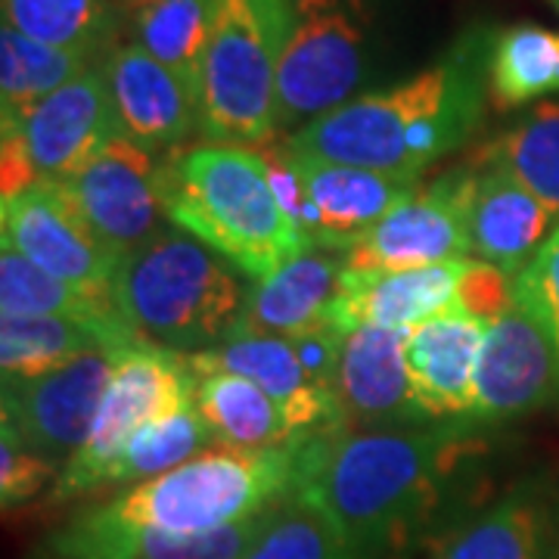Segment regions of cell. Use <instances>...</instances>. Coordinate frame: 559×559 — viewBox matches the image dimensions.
Instances as JSON below:
<instances>
[{
	"instance_id": "6da1fadb",
	"label": "cell",
	"mask_w": 559,
	"mask_h": 559,
	"mask_svg": "<svg viewBox=\"0 0 559 559\" xmlns=\"http://www.w3.org/2000/svg\"><path fill=\"white\" fill-rule=\"evenodd\" d=\"M301 485L358 559H419L479 507L488 429L444 419L414 429H333L299 439Z\"/></svg>"
},
{
	"instance_id": "7a4b0ae2",
	"label": "cell",
	"mask_w": 559,
	"mask_h": 559,
	"mask_svg": "<svg viewBox=\"0 0 559 559\" xmlns=\"http://www.w3.org/2000/svg\"><path fill=\"white\" fill-rule=\"evenodd\" d=\"M491 40L495 28L476 25L411 79L342 103L286 143L305 156L419 180L481 128Z\"/></svg>"
},
{
	"instance_id": "3957f363",
	"label": "cell",
	"mask_w": 559,
	"mask_h": 559,
	"mask_svg": "<svg viewBox=\"0 0 559 559\" xmlns=\"http://www.w3.org/2000/svg\"><path fill=\"white\" fill-rule=\"evenodd\" d=\"M168 221L212 246L242 277L264 280L308 246L280 209L264 156L252 146L209 143L168 156Z\"/></svg>"
},
{
	"instance_id": "277c9868",
	"label": "cell",
	"mask_w": 559,
	"mask_h": 559,
	"mask_svg": "<svg viewBox=\"0 0 559 559\" xmlns=\"http://www.w3.org/2000/svg\"><path fill=\"white\" fill-rule=\"evenodd\" d=\"M301 485L299 441L283 448H209L193 460L79 507L91 520L128 528L212 532L252 520L293 498Z\"/></svg>"
},
{
	"instance_id": "5b68a950",
	"label": "cell",
	"mask_w": 559,
	"mask_h": 559,
	"mask_svg": "<svg viewBox=\"0 0 559 559\" xmlns=\"http://www.w3.org/2000/svg\"><path fill=\"white\" fill-rule=\"evenodd\" d=\"M249 286L240 271L175 224L119 261L112 301L146 342L200 355L230 336Z\"/></svg>"
},
{
	"instance_id": "8992f818",
	"label": "cell",
	"mask_w": 559,
	"mask_h": 559,
	"mask_svg": "<svg viewBox=\"0 0 559 559\" xmlns=\"http://www.w3.org/2000/svg\"><path fill=\"white\" fill-rule=\"evenodd\" d=\"M293 32V0H215L200 75V138L264 146L280 138V66Z\"/></svg>"
},
{
	"instance_id": "52a82bcc",
	"label": "cell",
	"mask_w": 559,
	"mask_h": 559,
	"mask_svg": "<svg viewBox=\"0 0 559 559\" xmlns=\"http://www.w3.org/2000/svg\"><path fill=\"white\" fill-rule=\"evenodd\" d=\"M373 32L377 0H293L277 84L280 134L358 97L373 69Z\"/></svg>"
},
{
	"instance_id": "ba28073f",
	"label": "cell",
	"mask_w": 559,
	"mask_h": 559,
	"mask_svg": "<svg viewBox=\"0 0 559 559\" xmlns=\"http://www.w3.org/2000/svg\"><path fill=\"white\" fill-rule=\"evenodd\" d=\"M121 138L100 66L0 124V200L35 183H60Z\"/></svg>"
},
{
	"instance_id": "9c48e42d",
	"label": "cell",
	"mask_w": 559,
	"mask_h": 559,
	"mask_svg": "<svg viewBox=\"0 0 559 559\" xmlns=\"http://www.w3.org/2000/svg\"><path fill=\"white\" fill-rule=\"evenodd\" d=\"M193 389L197 373L187 355L168 352L162 345H143L121 355L109 377L91 436L66 460L60 479L47 491V503L62 507L100 495L106 469L124 451L131 436L143 423L193 401Z\"/></svg>"
},
{
	"instance_id": "30bf717a",
	"label": "cell",
	"mask_w": 559,
	"mask_h": 559,
	"mask_svg": "<svg viewBox=\"0 0 559 559\" xmlns=\"http://www.w3.org/2000/svg\"><path fill=\"white\" fill-rule=\"evenodd\" d=\"M476 183L479 171L469 162L441 171L429 183H419L414 197L395 205L345 252V267L399 271L466 259L473 252L469 212Z\"/></svg>"
},
{
	"instance_id": "8fae6325",
	"label": "cell",
	"mask_w": 559,
	"mask_h": 559,
	"mask_svg": "<svg viewBox=\"0 0 559 559\" xmlns=\"http://www.w3.org/2000/svg\"><path fill=\"white\" fill-rule=\"evenodd\" d=\"M165 168L168 156L116 138L57 187L97 240L121 261L171 224L165 221Z\"/></svg>"
},
{
	"instance_id": "7c38bea8",
	"label": "cell",
	"mask_w": 559,
	"mask_h": 559,
	"mask_svg": "<svg viewBox=\"0 0 559 559\" xmlns=\"http://www.w3.org/2000/svg\"><path fill=\"white\" fill-rule=\"evenodd\" d=\"M0 242L62 283L112 299L119 259L97 240L57 183H35L0 200Z\"/></svg>"
},
{
	"instance_id": "4fadbf2b",
	"label": "cell",
	"mask_w": 559,
	"mask_h": 559,
	"mask_svg": "<svg viewBox=\"0 0 559 559\" xmlns=\"http://www.w3.org/2000/svg\"><path fill=\"white\" fill-rule=\"evenodd\" d=\"M121 355L128 352L100 348L35 380L3 382L0 417L10 419L32 448L66 466L91 436Z\"/></svg>"
},
{
	"instance_id": "5bb4252c",
	"label": "cell",
	"mask_w": 559,
	"mask_h": 559,
	"mask_svg": "<svg viewBox=\"0 0 559 559\" xmlns=\"http://www.w3.org/2000/svg\"><path fill=\"white\" fill-rule=\"evenodd\" d=\"M557 392V355L538 320L516 299L485 330L469 419L491 429L538 411Z\"/></svg>"
},
{
	"instance_id": "9a60e30c",
	"label": "cell",
	"mask_w": 559,
	"mask_h": 559,
	"mask_svg": "<svg viewBox=\"0 0 559 559\" xmlns=\"http://www.w3.org/2000/svg\"><path fill=\"white\" fill-rule=\"evenodd\" d=\"M187 360L197 377L237 373V377L259 382L286 414L296 439L345 429L336 392L308 373V367L301 364L289 336L230 330V336L218 342L215 348L200 352V355H187Z\"/></svg>"
},
{
	"instance_id": "2e32d148",
	"label": "cell",
	"mask_w": 559,
	"mask_h": 559,
	"mask_svg": "<svg viewBox=\"0 0 559 559\" xmlns=\"http://www.w3.org/2000/svg\"><path fill=\"white\" fill-rule=\"evenodd\" d=\"M100 69L124 140L156 156H171L200 134L197 91L134 40L116 44Z\"/></svg>"
},
{
	"instance_id": "e0dca14e",
	"label": "cell",
	"mask_w": 559,
	"mask_h": 559,
	"mask_svg": "<svg viewBox=\"0 0 559 559\" xmlns=\"http://www.w3.org/2000/svg\"><path fill=\"white\" fill-rule=\"evenodd\" d=\"M419 559H559V495L525 476L469 510Z\"/></svg>"
},
{
	"instance_id": "ac0fdd59",
	"label": "cell",
	"mask_w": 559,
	"mask_h": 559,
	"mask_svg": "<svg viewBox=\"0 0 559 559\" xmlns=\"http://www.w3.org/2000/svg\"><path fill=\"white\" fill-rule=\"evenodd\" d=\"M336 399L345 429H414L432 419L417 404L407 360L404 333L389 326H355L345 333L340 367H336Z\"/></svg>"
},
{
	"instance_id": "d6986e66",
	"label": "cell",
	"mask_w": 559,
	"mask_h": 559,
	"mask_svg": "<svg viewBox=\"0 0 559 559\" xmlns=\"http://www.w3.org/2000/svg\"><path fill=\"white\" fill-rule=\"evenodd\" d=\"M274 510L193 535L109 525L75 510L40 540V547L60 559H240L271 525Z\"/></svg>"
},
{
	"instance_id": "ffe728a7",
	"label": "cell",
	"mask_w": 559,
	"mask_h": 559,
	"mask_svg": "<svg viewBox=\"0 0 559 559\" xmlns=\"http://www.w3.org/2000/svg\"><path fill=\"white\" fill-rule=\"evenodd\" d=\"M293 156L314 212V230L308 246L348 252L377 221L385 218L407 197H414L419 187V180L414 178H399L360 165L326 162L296 150Z\"/></svg>"
},
{
	"instance_id": "44dd1931",
	"label": "cell",
	"mask_w": 559,
	"mask_h": 559,
	"mask_svg": "<svg viewBox=\"0 0 559 559\" xmlns=\"http://www.w3.org/2000/svg\"><path fill=\"white\" fill-rule=\"evenodd\" d=\"M345 252L308 246L271 277L252 280L234 330L267 336H305L336 323Z\"/></svg>"
},
{
	"instance_id": "7402d4cb",
	"label": "cell",
	"mask_w": 559,
	"mask_h": 559,
	"mask_svg": "<svg viewBox=\"0 0 559 559\" xmlns=\"http://www.w3.org/2000/svg\"><path fill=\"white\" fill-rule=\"evenodd\" d=\"M485 323L451 308L404 333V360L423 414L432 423L469 419Z\"/></svg>"
},
{
	"instance_id": "603a6c76",
	"label": "cell",
	"mask_w": 559,
	"mask_h": 559,
	"mask_svg": "<svg viewBox=\"0 0 559 559\" xmlns=\"http://www.w3.org/2000/svg\"><path fill=\"white\" fill-rule=\"evenodd\" d=\"M463 267H466V259L399 267V271H348L345 267L336 323L345 333L364 323L407 333L419 323L457 308Z\"/></svg>"
},
{
	"instance_id": "cb8c5ba5",
	"label": "cell",
	"mask_w": 559,
	"mask_h": 559,
	"mask_svg": "<svg viewBox=\"0 0 559 559\" xmlns=\"http://www.w3.org/2000/svg\"><path fill=\"white\" fill-rule=\"evenodd\" d=\"M153 345L124 318H0V380L44 377L87 352H134Z\"/></svg>"
},
{
	"instance_id": "d4e9b609",
	"label": "cell",
	"mask_w": 559,
	"mask_h": 559,
	"mask_svg": "<svg viewBox=\"0 0 559 559\" xmlns=\"http://www.w3.org/2000/svg\"><path fill=\"white\" fill-rule=\"evenodd\" d=\"M557 224V215L520 180L503 171H479L469 212V240L476 259L516 277L538 255Z\"/></svg>"
},
{
	"instance_id": "484cf974",
	"label": "cell",
	"mask_w": 559,
	"mask_h": 559,
	"mask_svg": "<svg viewBox=\"0 0 559 559\" xmlns=\"http://www.w3.org/2000/svg\"><path fill=\"white\" fill-rule=\"evenodd\" d=\"M479 171H503L559 218V100H540L469 153Z\"/></svg>"
},
{
	"instance_id": "4316f807",
	"label": "cell",
	"mask_w": 559,
	"mask_h": 559,
	"mask_svg": "<svg viewBox=\"0 0 559 559\" xmlns=\"http://www.w3.org/2000/svg\"><path fill=\"white\" fill-rule=\"evenodd\" d=\"M193 401L218 448H283L296 432L280 404L259 382L237 373H202L197 377Z\"/></svg>"
},
{
	"instance_id": "83f0119b",
	"label": "cell",
	"mask_w": 559,
	"mask_h": 559,
	"mask_svg": "<svg viewBox=\"0 0 559 559\" xmlns=\"http://www.w3.org/2000/svg\"><path fill=\"white\" fill-rule=\"evenodd\" d=\"M559 97V32L538 22L495 28L488 57V100L510 112Z\"/></svg>"
},
{
	"instance_id": "f1b7e54d",
	"label": "cell",
	"mask_w": 559,
	"mask_h": 559,
	"mask_svg": "<svg viewBox=\"0 0 559 559\" xmlns=\"http://www.w3.org/2000/svg\"><path fill=\"white\" fill-rule=\"evenodd\" d=\"M97 66L94 57L28 38L13 25H0V124L16 121L35 103Z\"/></svg>"
},
{
	"instance_id": "f546056e",
	"label": "cell",
	"mask_w": 559,
	"mask_h": 559,
	"mask_svg": "<svg viewBox=\"0 0 559 559\" xmlns=\"http://www.w3.org/2000/svg\"><path fill=\"white\" fill-rule=\"evenodd\" d=\"M215 25V0H153L128 13L131 40L168 66L200 97L205 47Z\"/></svg>"
},
{
	"instance_id": "4dcf8cb0",
	"label": "cell",
	"mask_w": 559,
	"mask_h": 559,
	"mask_svg": "<svg viewBox=\"0 0 559 559\" xmlns=\"http://www.w3.org/2000/svg\"><path fill=\"white\" fill-rule=\"evenodd\" d=\"M3 22L28 38L106 57L116 47L121 13L116 0H0Z\"/></svg>"
},
{
	"instance_id": "1f68e13d",
	"label": "cell",
	"mask_w": 559,
	"mask_h": 559,
	"mask_svg": "<svg viewBox=\"0 0 559 559\" xmlns=\"http://www.w3.org/2000/svg\"><path fill=\"white\" fill-rule=\"evenodd\" d=\"M212 441L215 439L202 419L197 401H187L175 411L140 426L131 441L124 444V451L106 469L103 491L156 479L162 473H168V469L193 460L202 451H209Z\"/></svg>"
},
{
	"instance_id": "d6a6232c",
	"label": "cell",
	"mask_w": 559,
	"mask_h": 559,
	"mask_svg": "<svg viewBox=\"0 0 559 559\" xmlns=\"http://www.w3.org/2000/svg\"><path fill=\"white\" fill-rule=\"evenodd\" d=\"M0 318L109 320L121 314L109 296L75 289L0 242Z\"/></svg>"
},
{
	"instance_id": "836d02e7",
	"label": "cell",
	"mask_w": 559,
	"mask_h": 559,
	"mask_svg": "<svg viewBox=\"0 0 559 559\" xmlns=\"http://www.w3.org/2000/svg\"><path fill=\"white\" fill-rule=\"evenodd\" d=\"M240 559H358V554L314 500L293 495Z\"/></svg>"
},
{
	"instance_id": "e575fe53",
	"label": "cell",
	"mask_w": 559,
	"mask_h": 559,
	"mask_svg": "<svg viewBox=\"0 0 559 559\" xmlns=\"http://www.w3.org/2000/svg\"><path fill=\"white\" fill-rule=\"evenodd\" d=\"M62 466L22 439V432L0 417V507L13 513L38 500L60 479Z\"/></svg>"
},
{
	"instance_id": "d590c367",
	"label": "cell",
	"mask_w": 559,
	"mask_h": 559,
	"mask_svg": "<svg viewBox=\"0 0 559 559\" xmlns=\"http://www.w3.org/2000/svg\"><path fill=\"white\" fill-rule=\"evenodd\" d=\"M516 299L538 320L559 367V224L540 252L516 274Z\"/></svg>"
},
{
	"instance_id": "8d00e7d4",
	"label": "cell",
	"mask_w": 559,
	"mask_h": 559,
	"mask_svg": "<svg viewBox=\"0 0 559 559\" xmlns=\"http://www.w3.org/2000/svg\"><path fill=\"white\" fill-rule=\"evenodd\" d=\"M516 301V277L500 271L495 264L481 259H466L463 277L457 289V308L479 323H495V320L513 308Z\"/></svg>"
},
{
	"instance_id": "74e56055",
	"label": "cell",
	"mask_w": 559,
	"mask_h": 559,
	"mask_svg": "<svg viewBox=\"0 0 559 559\" xmlns=\"http://www.w3.org/2000/svg\"><path fill=\"white\" fill-rule=\"evenodd\" d=\"M146 3H153V0H116V7H119L124 16H128V13H134V10H140V7H146Z\"/></svg>"
},
{
	"instance_id": "f35d334b",
	"label": "cell",
	"mask_w": 559,
	"mask_h": 559,
	"mask_svg": "<svg viewBox=\"0 0 559 559\" xmlns=\"http://www.w3.org/2000/svg\"><path fill=\"white\" fill-rule=\"evenodd\" d=\"M32 559H60V557H53V554H50V550H44V547H35V554H32Z\"/></svg>"
},
{
	"instance_id": "ab89813d",
	"label": "cell",
	"mask_w": 559,
	"mask_h": 559,
	"mask_svg": "<svg viewBox=\"0 0 559 559\" xmlns=\"http://www.w3.org/2000/svg\"><path fill=\"white\" fill-rule=\"evenodd\" d=\"M547 3H550V7H554V10L559 13V0H547Z\"/></svg>"
}]
</instances>
